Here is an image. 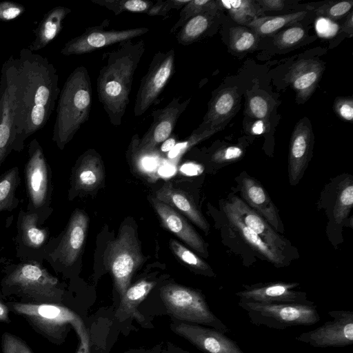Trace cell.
Here are the masks:
<instances>
[{
  "instance_id": "10",
  "label": "cell",
  "mask_w": 353,
  "mask_h": 353,
  "mask_svg": "<svg viewBox=\"0 0 353 353\" xmlns=\"http://www.w3.org/2000/svg\"><path fill=\"white\" fill-rule=\"evenodd\" d=\"M88 225L87 214L81 210H74L61 234L49 240L44 260L56 270L72 268L82 251Z\"/></svg>"
},
{
  "instance_id": "43",
  "label": "cell",
  "mask_w": 353,
  "mask_h": 353,
  "mask_svg": "<svg viewBox=\"0 0 353 353\" xmlns=\"http://www.w3.org/2000/svg\"><path fill=\"white\" fill-rule=\"evenodd\" d=\"M190 0H158L147 12L149 16L168 17L172 10H179Z\"/></svg>"
},
{
  "instance_id": "21",
  "label": "cell",
  "mask_w": 353,
  "mask_h": 353,
  "mask_svg": "<svg viewBox=\"0 0 353 353\" xmlns=\"http://www.w3.org/2000/svg\"><path fill=\"white\" fill-rule=\"evenodd\" d=\"M236 212L242 222L259 235L274 251L283 254L288 249V244L268 223V222L238 197H234L229 203Z\"/></svg>"
},
{
  "instance_id": "20",
  "label": "cell",
  "mask_w": 353,
  "mask_h": 353,
  "mask_svg": "<svg viewBox=\"0 0 353 353\" xmlns=\"http://www.w3.org/2000/svg\"><path fill=\"white\" fill-rule=\"evenodd\" d=\"M152 203L165 228L174 233L194 250L203 254H206V246L203 239L181 214L156 198L152 199Z\"/></svg>"
},
{
  "instance_id": "6",
  "label": "cell",
  "mask_w": 353,
  "mask_h": 353,
  "mask_svg": "<svg viewBox=\"0 0 353 353\" xmlns=\"http://www.w3.org/2000/svg\"><path fill=\"white\" fill-rule=\"evenodd\" d=\"M1 283L4 290L41 300L57 301L63 294L59 280L34 261L6 266Z\"/></svg>"
},
{
  "instance_id": "49",
  "label": "cell",
  "mask_w": 353,
  "mask_h": 353,
  "mask_svg": "<svg viewBox=\"0 0 353 353\" xmlns=\"http://www.w3.org/2000/svg\"><path fill=\"white\" fill-rule=\"evenodd\" d=\"M256 3L263 10H281L284 7L283 0H257Z\"/></svg>"
},
{
  "instance_id": "38",
  "label": "cell",
  "mask_w": 353,
  "mask_h": 353,
  "mask_svg": "<svg viewBox=\"0 0 353 353\" xmlns=\"http://www.w3.org/2000/svg\"><path fill=\"white\" fill-rule=\"evenodd\" d=\"M170 246L175 255L188 266L207 275H214L210 267L203 260L178 241L171 239Z\"/></svg>"
},
{
  "instance_id": "3",
  "label": "cell",
  "mask_w": 353,
  "mask_h": 353,
  "mask_svg": "<svg viewBox=\"0 0 353 353\" xmlns=\"http://www.w3.org/2000/svg\"><path fill=\"white\" fill-rule=\"evenodd\" d=\"M92 95V82L87 68L77 67L68 77L59 95L52 141L60 150L88 121Z\"/></svg>"
},
{
  "instance_id": "7",
  "label": "cell",
  "mask_w": 353,
  "mask_h": 353,
  "mask_svg": "<svg viewBox=\"0 0 353 353\" xmlns=\"http://www.w3.org/2000/svg\"><path fill=\"white\" fill-rule=\"evenodd\" d=\"M161 298L168 312L176 319L208 325L223 333L230 331L214 314L199 292L176 284H168L160 289Z\"/></svg>"
},
{
  "instance_id": "53",
  "label": "cell",
  "mask_w": 353,
  "mask_h": 353,
  "mask_svg": "<svg viewBox=\"0 0 353 353\" xmlns=\"http://www.w3.org/2000/svg\"><path fill=\"white\" fill-rule=\"evenodd\" d=\"M0 321H8V307L0 301Z\"/></svg>"
},
{
  "instance_id": "45",
  "label": "cell",
  "mask_w": 353,
  "mask_h": 353,
  "mask_svg": "<svg viewBox=\"0 0 353 353\" xmlns=\"http://www.w3.org/2000/svg\"><path fill=\"white\" fill-rule=\"evenodd\" d=\"M25 8L22 4L3 1L0 2V20L8 21L13 20L23 14Z\"/></svg>"
},
{
  "instance_id": "5",
  "label": "cell",
  "mask_w": 353,
  "mask_h": 353,
  "mask_svg": "<svg viewBox=\"0 0 353 353\" xmlns=\"http://www.w3.org/2000/svg\"><path fill=\"white\" fill-rule=\"evenodd\" d=\"M238 305L257 326L283 330L297 325H310L320 320L314 303H263L240 299Z\"/></svg>"
},
{
  "instance_id": "25",
  "label": "cell",
  "mask_w": 353,
  "mask_h": 353,
  "mask_svg": "<svg viewBox=\"0 0 353 353\" xmlns=\"http://www.w3.org/2000/svg\"><path fill=\"white\" fill-rule=\"evenodd\" d=\"M156 199L178 209L201 230L208 232L209 225L191 197L181 190L173 187L171 183H165L157 191Z\"/></svg>"
},
{
  "instance_id": "28",
  "label": "cell",
  "mask_w": 353,
  "mask_h": 353,
  "mask_svg": "<svg viewBox=\"0 0 353 353\" xmlns=\"http://www.w3.org/2000/svg\"><path fill=\"white\" fill-rule=\"evenodd\" d=\"M224 210L230 223L253 250L259 253L265 259L274 264V265H283L285 255L274 251L263 241L259 235L248 228L242 222L229 203L224 207Z\"/></svg>"
},
{
  "instance_id": "41",
  "label": "cell",
  "mask_w": 353,
  "mask_h": 353,
  "mask_svg": "<svg viewBox=\"0 0 353 353\" xmlns=\"http://www.w3.org/2000/svg\"><path fill=\"white\" fill-rule=\"evenodd\" d=\"M247 111L250 116L257 119L265 120L270 113L268 101L262 95L253 94L247 101Z\"/></svg>"
},
{
  "instance_id": "30",
  "label": "cell",
  "mask_w": 353,
  "mask_h": 353,
  "mask_svg": "<svg viewBox=\"0 0 353 353\" xmlns=\"http://www.w3.org/2000/svg\"><path fill=\"white\" fill-rule=\"evenodd\" d=\"M20 182L19 170L17 166L0 176V212H11L17 208L20 200L16 193Z\"/></svg>"
},
{
  "instance_id": "9",
  "label": "cell",
  "mask_w": 353,
  "mask_h": 353,
  "mask_svg": "<svg viewBox=\"0 0 353 353\" xmlns=\"http://www.w3.org/2000/svg\"><path fill=\"white\" fill-rule=\"evenodd\" d=\"M13 310L26 316L40 330L48 336L61 339L68 324L72 325L80 339V343L89 345V337L85 325L76 313L56 304H31L16 303Z\"/></svg>"
},
{
  "instance_id": "47",
  "label": "cell",
  "mask_w": 353,
  "mask_h": 353,
  "mask_svg": "<svg viewBox=\"0 0 353 353\" xmlns=\"http://www.w3.org/2000/svg\"><path fill=\"white\" fill-rule=\"evenodd\" d=\"M334 109L341 119L351 121L353 119V100L352 98L338 97L335 99Z\"/></svg>"
},
{
  "instance_id": "55",
  "label": "cell",
  "mask_w": 353,
  "mask_h": 353,
  "mask_svg": "<svg viewBox=\"0 0 353 353\" xmlns=\"http://www.w3.org/2000/svg\"><path fill=\"white\" fill-rule=\"evenodd\" d=\"M124 353H163V352H161L159 350H129Z\"/></svg>"
},
{
  "instance_id": "26",
  "label": "cell",
  "mask_w": 353,
  "mask_h": 353,
  "mask_svg": "<svg viewBox=\"0 0 353 353\" xmlns=\"http://www.w3.org/2000/svg\"><path fill=\"white\" fill-rule=\"evenodd\" d=\"M239 101L234 88L221 90L212 98L208 110L201 124L204 127L216 128L234 114Z\"/></svg>"
},
{
  "instance_id": "50",
  "label": "cell",
  "mask_w": 353,
  "mask_h": 353,
  "mask_svg": "<svg viewBox=\"0 0 353 353\" xmlns=\"http://www.w3.org/2000/svg\"><path fill=\"white\" fill-rule=\"evenodd\" d=\"M176 144V142L175 137L174 136H170L161 144L160 151L163 153H168Z\"/></svg>"
},
{
  "instance_id": "23",
  "label": "cell",
  "mask_w": 353,
  "mask_h": 353,
  "mask_svg": "<svg viewBox=\"0 0 353 353\" xmlns=\"http://www.w3.org/2000/svg\"><path fill=\"white\" fill-rule=\"evenodd\" d=\"M241 193L248 205L269 225L279 232L283 231V223L276 206L259 182L250 176L243 178L241 181Z\"/></svg>"
},
{
  "instance_id": "52",
  "label": "cell",
  "mask_w": 353,
  "mask_h": 353,
  "mask_svg": "<svg viewBox=\"0 0 353 353\" xmlns=\"http://www.w3.org/2000/svg\"><path fill=\"white\" fill-rule=\"evenodd\" d=\"M163 353H190L181 347L175 345L174 344L168 342L167 347L163 350Z\"/></svg>"
},
{
  "instance_id": "39",
  "label": "cell",
  "mask_w": 353,
  "mask_h": 353,
  "mask_svg": "<svg viewBox=\"0 0 353 353\" xmlns=\"http://www.w3.org/2000/svg\"><path fill=\"white\" fill-rule=\"evenodd\" d=\"M353 204V184L352 181H346L341 190L334 209V217L341 223L349 214Z\"/></svg>"
},
{
  "instance_id": "2",
  "label": "cell",
  "mask_w": 353,
  "mask_h": 353,
  "mask_svg": "<svg viewBox=\"0 0 353 353\" xmlns=\"http://www.w3.org/2000/svg\"><path fill=\"white\" fill-rule=\"evenodd\" d=\"M145 50L143 40H129L103 54L97 90L99 101L114 126L121 124L130 102L134 75Z\"/></svg>"
},
{
  "instance_id": "11",
  "label": "cell",
  "mask_w": 353,
  "mask_h": 353,
  "mask_svg": "<svg viewBox=\"0 0 353 353\" xmlns=\"http://www.w3.org/2000/svg\"><path fill=\"white\" fill-rule=\"evenodd\" d=\"M17 59L4 62L0 77V166L12 151L17 109Z\"/></svg>"
},
{
  "instance_id": "42",
  "label": "cell",
  "mask_w": 353,
  "mask_h": 353,
  "mask_svg": "<svg viewBox=\"0 0 353 353\" xmlns=\"http://www.w3.org/2000/svg\"><path fill=\"white\" fill-rule=\"evenodd\" d=\"M352 5L353 1L351 0L335 2L329 5L326 4L317 9L316 14L333 20L339 19L350 12Z\"/></svg>"
},
{
  "instance_id": "16",
  "label": "cell",
  "mask_w": 353,
  "mask_h": 353,
  "mask_svg": "<svg viewBox=\"0 0 353 353\" xmlns=\"http://www.w3.org/2000/svg\"><path fill=\"white\" fill-rule=\"evenodd\" d=\"M190 101V99L181 101L179 97H174L164 108L154 110L152 112V123L140 139V151L156 153L158 146L171 136L179 118Z\"/></svg>"
},
{
  "instance_id": "1",
  "label": "cell",
  "mask_w": 353,
  "mask_h": 353,
  "mask_svg": "<svg viewBox=\"0 0 353 353\" xmlns=\"http://www.w3.org/2000/svg\"><path fill=\"white\" fill-rule=\"evenodd\" d=\"M17 59V109L12 151L21 152L26 139L47 123L61 90L57 70L46 57L22 48Z\"/></svg>"
},
{
  "instance_id": "51",
  "label": "cell",
  "mask_w": 353,
  "mask_h": 353,
  "mask_svg": "<svg viewBox=\"0 0 353 353\" xmlns=\"http://www.w3.org/2000/svg\"><path fill=\"white\" fill-rule=\"evenodd\" d=\"M343 30L350 34V36L352 35L353 31V13L350 12L347 16L344 24H343Z\"/></svg>"
},
{
  "instance_id": "44",
  "label": "cell",
  "mask_w": 353,
  "mask_h": 353,
  "mask_svg": "<svg viewBox=\"0 0 353 353\" xmlns=\"http://www.w3.org/2000/svg\"><path fill=\"white\" fill-rule=\"evenodd\" d=\"M243 154L241 148L230 145L220 148L213 153L212 160L218 163H229L240 159Z\"/></svg>"
},
{
  "instance_id": "46",
  "label": "cell",
  "mask_w": 353,
  "mask_h": 353,
  "mask_svg": "<svg viewBox=\"0 0 353 353\" xmlns=\"http://www.w3.org/2000/svg\"><path fill=\"white\" fill-rule=\"evenodd\" d=\"M3 353H32L28 347L13 335L5 333L3 336Z\"/></svg>"
},
{
  "instance_id": "54",
  "label": "cell",
  "mask_w": 353,
  "mask_h": 353,
  "mask_svg": "<svg viewBox=\"0 0 353 353\" xmlns=\"http://www.w3.org/2000/svg\"><path fill=\"white\" fill-rule=\"evenodd\" d=\"M77 353H90L89 345H82L80 343Z\"/></svg>"
},
{
  "instance_id": "34",
  "label": "cell",
  "mask_w": 353,
  "mask_h": 353,
  "mask_svg": "<svg viewBox=\"0 0 353 353\" xmlns=\"http://www.w3.org/2000/svg\"><path fill=\"white\" fill-rule=\"evenodd\" d=\"M92 3L105 7L115 15L123 12L147 13L154 3L146 0H90Z\"/></svg>"
},
{
  "instance_id": "29",
  "label": "cell",
  "mask_w": 353,
  "mask_h": 353,
  "mask_svg": "<svg viewBox=\"0 0 353 353\" xmlns=\"http://www.w3.org/2000/svg\"><path fill=\"white\" fill-rule=\"evenodd\" d=\"M155 285V282L141 280L129 286L121 297V302L116 312L119 321L134 317L138 321L142 320L141 314L137 311L138 305L145 299Z\"/></svg>"
},
{
  "instance_id": "31",
  "label": "cell",
  "mask_w": 353,
  "mask_h": 353,
  "mask_svg": "<svg viewBox=\"0 0 353 353\" xmlns=\"http://www.w3.org/2000/svg\"><path fill=\"white\" fill-rule=\"evenodd\" d=\"M212 16V12H203L187 21L176 33L178 43L188 46L200 39L210 28Z\"/></svg>"
},
{
  "instance_id": "13",
  "label": "cell",
  "mask_w": 353,
  "mask_h": 353,
  "mask_svg": "<svg viewBox=\"0 0 353 353\" xmlns=\"http://www.w3.org/2000/svg\"><path fill=\"white\" fill-rule=\"evenodd\" d=\"M110 21L105 19L101 24L90 26L80 35L69 40L61 50L65 56L81 55L92 52L147 34V27H137L124 30L109 29Z\"/></svg>"
},
{
  "instance_id": "48",
  "label": "cell",
  "mask_w": 353,
  "mask_h": 353,
  "mask_svg": "<svg viewBox=\"0 0 353 353\" xmlns=\"http://www.w3.org/2000/svg\"><path fill=\"white\" fill-rule=\"evenodd\" d=\"M179 170L185 175L197 176L203 172L204 168L200 164L191 162L183 164Z\"/></svg>"
},
{
  "instance_id": "14",
  "label": "cell",
  "mask_w": 353,
  "mask_h": 353,
  "mask_svg": "<svg viewBox=\"0 0 353 353\" xmlns=\"http://www.w3.org/2000/svg\"><path fill=\"white\" fill-rule=\"evenodd\" d=\"M328 315L333 320L295 337V339L314 347H342L353 343V312L332 310Z\"/></svg>"
},
{
  "instance_id": "18",
  "label": "cell",
  "mask_w": 353,
  "mask_h": 353,
  "mask_svg": "<svg viewBox=\"0 0 353 353\" xmlns=\"http://www.w3.org/2000/svg\"><path fill=\"white\" fill-rule=\"evenodd\" d=\"M299 285L298 283L284 282L245 285V289L236 295L242 300L263 303H312L305 292L293 290Z\"/></svg>"
},
{
  "instance_id": "8",
  "label": "cell",
  "mask_w": 353,
  "mask_h": 353,
  "mask_svg": "<svg viewBox=\"0 0 353 353\" xmlns=\"http://www.w3.org/2000/svg\"><path fill=\"white\" fill-rule=\"evenodd\" d=\"M143 261L135 230L130 225H122L117 237L109 243L105 250V264L121 297Z\"/></svg>"
},
{
  "instance_id": "32",
  "label": "cell",
  "mask_w": 353,
  "mask_h": 353,
  "mask_svg": "<svg viewBox=\"0 0 353 353\" xmlns=\"http://www.w3.org/2000/svg\"><path fill=\"white\" fill-rule=\"evenodd\" d=\"M305 11L279 16L258 17L248 23V26L257 34L265 36L272 34L281 28L304 18Z\"/></svg>"
},
{
  "instance_id": "22",
  "label": "cell",
  "mask_w": 353,
  "mask_h": 353,
  "mask_svg": "<svg viewBox=\"0 0 353 353\" xmlns=\"http://www.w3.org/2000/svg\"><path fill=\"white\" fill-rule=\"evenodd\" d=\"M104 169L101 157L92 149L87 150L77 161L72 177L74 192L92 191L103 181Z\"/></svg>"
},
{
  "instance_id": "19",
  "label": "cell",
  "mask_w": 353,
  "mask_h": 353,
  "mask_svg": "<svg viewBox=\"0 0 353 353\" xmlns=\"http://www.w3.org/2000/svg\"><path fill=\"white\" fill-rule=\"evenodd\" d=\"M313 145V133L310 122L300 120L291 136L289 152V177L291 185L301 179L307 167Z\"/></svg>"
},
{
  "instance_id": "33",
  "label": "cell",
  "mask_w": 353,
  "mask_h": 353,
  "mask_svg": "<svg viewBox=\"0 0 353 353\" xmlns=\"http://www.w3.org/2000/svg\"><path fill=\"white\" fill-rule=\"evenodd\" d=\"M216 3L225 8L236 22L241 24L248 25L262 14L259 4L252 0L217 1Z\"/></svg>"
},
{
  "instance_id": "35",
  "label": "cell",
  "mask_w": 353,
  "mask_h": 353,
  "mask_svg": "<svg viewBox=\"0 0 353 353\" xmlns=\"http://www.w3.org/2000/svg\"><path fill=\"white\" fill-rule=\"evenodd\" d=\"M218 4L212 0H190L179 12V18L170 30V33H175L183 25L192 17L203 12L216 11Z\"/></svg>"
},
{
  "instance_id": "4",
  "label": "cell",
  "mask_w": 353,
  "mask_h": 353,
  "mask_svg": "<svg viewBox=\"0 0 353 353\" xmlns=\"http://www.w3.org/2000/svg\"><path fill=\"white\" fill-rule=\"evenodd\" d=\"M24 176L28 198L26 210L37 214L39 223L42 225L53 211L52 172L43 148L36 139L28 145Z\"/></svg>"
},
{
  "instance_id": "12",
  "label": "cell",
  "mask_w": 353,
  "mask_h": 353,
  "mask_svg": "<svg viewBox=\"0 0 353 353\" xmlns=\"http://www.w3.org/2000/svg\"><path fill=\"white\" fill-rule=\"evenodd\" d=\"M175 51L174 49L155 53L148 70L142 77L137 91L134 114L143 115L155 103L174 73Z\"/></svg>"
},
{
  "instance_id": "37",
  "label": "cell",
  "mask_w": 353,
  "mask_h": 353,
  "mask_svg": "<svg viewBox=\"0 0 353 353\" xmlns=\"http://www.w3.org/2000/svg\"><path fill=\"white\" fill-rule=\"evenodd\" d=\"M258 35L245 27H234L230 30V46L236 52L254 49L258 43Z\"/></svg>"
},
{
  "instance_id": "27",
  "label": "cell",
  "mask_w": 353,
  "mask_h": 353,
  "mask_svg": "<svg viewBox=\"0 0 353 353\" xmlns=\"http://www.w3.org/2000/svg\"><path fill=\"white\" fill-rule=\"evenodd\" d=\"M71 12L70 8L59 6L46 13L34 30L35 39L28 48L32 52L37 51L49 44L60 33L63 20Z\"/></svg>"
},
{
  "instance_id": "40",
  "label": "cell",
  "mask_w": 353,
  "mask_h": 353,
  "mask_svg": "<svg viewBox=\"0 0 353 353\" xmlns=\"http://www.w3.org/2000/svg\"><path fill=\"white\" fill-rule=\"evenodd\" d=\"M305 34V30L300 26L285 29L275 37V45L280 49L291 48L301 42Z\"/></svg>"
},
{
  "instance_id": "24",
  "label": "cell",
  "mask_w": 353,
  "mask_h": 353,
  "mask_svg": "<svg viewBox=\"0 0 353 353\" xmlns=\"http://www.w3.org/2000/svg\"><path fill=\"white\" fill-rule=\"evenodd\" d=\"M323 66L313 59L301 60L294 64L288 74V81L299 99L307 100L315 90L323 72Z\"/></svg>"
},
{
  "instance_id": "15",
  "label": "cell",
  "mask_w": 353,
  "mask_h": 353,
  "mask_svg": "<svg viewBox=\"0 0 353 353\" xmlns=\"http://www.w3.org/2000/svg\"><path fill=\"white\" fill-rule=\"evenodd\" d=\"M37 214L20 210L17 220L16 256L21 261L42 263L50 239L49 229L41 228Z\"/></svg>"
},
{
  "instance_id": "17",
  "label": "cell",
  "mask_w": 353,
  "mask_h": 353,
  "mask_svg": "<svg viewBox=\"0 0 353 353\" xmlns=\"http://www.w3.org/2000/svg\"><path fill=\"white\" fill-rule=\"evenodd\" d=\"M170 328L205 353H244L235 341L212 327L176 321Z\"/></svg>"
},
{
  "instance_id": "36",
  "label": "cell",
  "mask_w": 353,
  "mask_h": 353,
  "mask_svg": "<svg viewBox=\"0 0 353 353\" xmlns=\"http://www.w3.org/2000/svg\"><path fill=\"white\" fill-rule=\"evenodd\" d=\"M221 129V127L210 128L200 125L196 130L193 131L190 136L185 140L177 143L168 153V158L171 160L178 159L190 150L193 146L210 137Z\"/></svg>"
}]
</instances>
